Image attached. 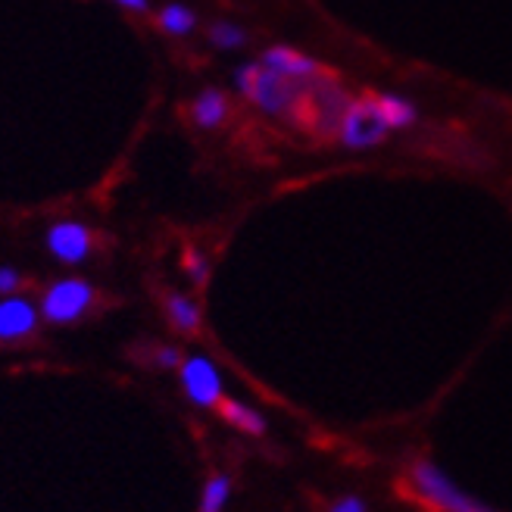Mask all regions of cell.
Segmentation results:
<instances>
[{"instance_id": "cell-2", "label": "cell", "mask_w": 512, "mask_h": 512, "mask_svg": "<svg viewBox=\"0 0 512 512\" xmlns=\"http://www.w3.org/2000/svg\"><path fill=\"white\" fill-rule=\"evenodd\" d=\"M409 478H413V488H416L419 500H425L438 512H497L491 506L478 503L475 497H469L456 481H450V475H444L438 466H434L431 459L413 463Z\"/></svg>"}, {"instance_id": "cell-6", "label": "cell", "mask_w": 512, "mask_h": 512, "mask_svg": "<svg viewBox=\"0 0 512 512\" xmlns=\"http://www.w3.org/2000/svg\"><path fill=\"white\" fill-rule=\"evenodd\" d=\"M47 250L54 253L60 263L79 266L94 250V235L82 222H57V225H50V232H47Z\"/></svg>"}, {"instance_id": "cell-3", "label": "cell", "mask_w": 512, "mask_h": 512, "mask_svg": "<svg viewBox=\"0 0 512 512\" xmlns=\"http://www.w3.org/2000/svg\"><path fill=\"white\" fill-rule=\"evenodd\" d=\"M347 104H350V94L335 79L322 75V79L306 85L303 107H300V116L297 119L310 125L319 138H335L338 122H341Z\"/></svg>"}, {"instance_id": "cell-18", "label": "cell", "mask_w": 512, "mask_h": 512, "mask_svg": "<svg viewBox=\"0 0 512 512\" xmlns=\"http://www.w3.org/2000/svg\"><path fill=\"white\" fill-rule=\"evenodd\" d=\"M22 285V278H19V272L16 269H0V294H13L16 288Z\"/></svg>"}, {"instance_id": "cell-8", "label": "cell", "mask_w": 512, "mask_h": 512, "mask_svg": "<svg viewBox=\"0 0 512 512\" xmlns=\"http://www.w3.org/2000/svg\"><path fill=\"white\" fill-rule=\"evenodd\" d=\"M182 384L197 406H216L222 400V378L207 356H191L182 366Z\"/></svg>"}, {"instance_id": "cell-11", "label": "cell", "mask_w": 512, "mask_h": 512, "mask_svg": "<svg viewBox=\"0 0 512 512\" xmlns=\"http://www.w3.org/2000/svg\"><path fill=\"white\" fill-rule=\"evenodd\" d=\"M375 104L388 122L391 132H406V128H413L416 119H419V110L409 97L397 94V91H388V94H375Z\"/></svg>"}, {"instance_id": "cell-5", "label": "cell", "mask_w": 512, "mask_h": 512, "mask_svg": "<svg viewBox=\"0 0 512 512\" xmlns=\"http://www.w3.org/2000/svg\"><path fill=\"white\" fill-rule=\"evenodd\" d=\"M94 288L82 278H63L54 281L41 300V316L54 325H69L75 319H82L94 306Z\"/></svg>"}, {"instance_id": "cell-21", "label": "cell", "mask_w": 512, "mask_h": 512, "mask_svg": "<svg viewBox=\"0 0 512 512\" xmlns=\"http://www.w3.org/2000/svg\"><path fill=\"white\" fill-rule=\"evenodd\" d=\"M119 7H125V10H135V13H144L147 10V0H116Z\"/></svg>"}, {"instance_id": "cell-17", "label": "cell", "mask_w": 512, "mask_h": 512, "mask_svg": "<svg viewBox=\"0 0 512 512\" xmlns=\"http://www.w3.org/2000/svg\"><path fill=\"white\" fill-rule=\"evenodd\" d=\"M185 269H188V275L197 281V285H203L207 275H210V266H207V260H203V253H194V250L185 256Z\"/></svg>"}, {"instance_id": "cell-1", "label": "cell", "mask_w": 512, "mask_h": 512, "mask_svg": "<svg viewBox=\"0 0 512 512\" xmlns=\"http://www.w3.org/2000/svg\"><path fill=\"white\" fill-rule=\"evenodd\" d=\"M235 88L256 110L272 119H297L300 107H303V94H306V85L285 79V75H278L275 69H269L263 63L238 66Z\"/></svg>"}, {"instance_id": "cell-9", "label": "cell", "mask_w": 512, "mask_h": 512, "mask_svg": "<svg viewBox=\"0 0 512 512\" xmlns=\"http://www.w3.org/2000/svg\"><path fill=\"white\" fill-rule=\"evenodd\" d=\"M38 325V310L25 297H4L0 300V341L29 338Z\"/></svg>"}, {"instance_id": "cell-20", "label": "cell", "mask_w": 512, "mask_h": 512, "mask_svg": "<svg viewBox=\"0 0 512 512\" xmlns=\"http://www.w3.org/2000/svg\"><path fill=\"white\" fill-rule=\"evenodd\" d=\"M331 512H369V509L360 497H341L335 506H331Z\"/></svg>"}, {"instance_id": "cell-16", "label": "cell", "mask_w": 512, "mask_h": 512, "mask_svg": "<svg viewBox=\"0 0 512 512\" xmlns=\"http://www.w3.org/2000/svg\"><path fill=\"white\" fill-rule=\"evenodd\" d=\"M210 41L222 50H238L247 44V35L241 25H232V22H216L210 29Z\"/></svg>"}, {"instance_id": "cell-10", "label": "cell", "mask_w": 512, "mask_h": 512, "mask_svg": "<svg viewBox=\"0 0 512 512\" xmlns=\"http://www.w3.org/2000/svg\"><path fill=\"white\" fill-rule=\"evenodd\" d=\"M228 110H232V104H228V97L219 88H203L191 104V119L197 128L210 132V128H219L228 119Z\"/></svg>"}, {"instance_id": "cell-4", "label": "cell", "mask_w": 512, "mask_h": 512, "mask_svg": "<svg viewBox=\"0 0 512 512\" xmlns=\"http://www.w3.org/2000/svg\"><path fill=\"white\" fill-rule=\"evenodd\" d=\"M388 135H391V128L375 104V94L372 97H350V104L338 122L335 138L347 150H372V147L388 141Z\"/></svg>"}, {"instance_id": "cell-19", "label": "cell", "mask_w": 512, "mask_h": 512, "mask_svg": "<svg viewBox=\"0 0 512 512\" xmlns=\"http://www.w3.org/2000/svg\"><path fill=\"white\" fill-rule=\"evenodd\" d=\"M153 360H157V366H163V369H172L182 363V356H178V350H172V347H160L153 353Z\"/></svg>"}, {"instance_id": "cell-14", "label": "cell", "mask_w": 512, "mask_h": 512, "mask_svg": "<svg viewBox=\"0 0 512 512\" xmlns=\"http://www.w3.org/2000/svg\"><path fill=\"white\" fill-rule=\"evenodd\" d=\"M194 25H197V16L182 4H172L160 13V29L169 35H191Z\"/></svg>"}, {"instance_id": "cell-12", "label": "cell", "mask_w": 512, "mask_h": 512, "mask_svg": "<svg viewBox=\"0 0 512 512\" xmlns=\"http://www.w3.org/2000/svg\"><path fill=\"white\" fill-rule=\"evenodd\" d=\"M216 406H219L222 419L232 422L235 428H241L247 434H263L266 431V419L256 413V409H250V406H244L238 400H219Z\"/></svg>"}, {"instance_id": "cell-7", "label": "cell", "mask_w": 512, "mask_h": 512, "mask_svg": "<svg viewBox=\"0 0 512 512\" xmlns=\"http://www.w3.org/2000/svg\"><path fill=\"white\" fill-rule=\"evenodd\" d=\"M260 63L275 69L278 75H285V79H291V82H300V85H310L325 75L319 60H313L310 54H303V50H297V47H285V44L269 47Z\"/></svg>"}, {"instance_id": "cell-15", "label": "cell", "mask_w": 512, "mask_h": 512, "mask_svg": "<svg viewBox=\"0 0 512 512\" xmlns=\"http://www.w3.org/2000/svg\"><path fill=\"white\" fill-rule=\"evenodd\" d=\"M228 491H232V481L228 478H213L207 488H203L200 497V512H222V506L228 503Z\"/></svg>"}, {"instance_id": "cell-13", "label": "cell", "mask_w": 512, "mask_h": 512, "mask_svg": "<svg viewBox=\"0 0 512 512\" xmlns=\"http://www.w3.org/2000/svg\"><path fill=\"white\" fill-rule=\"evenodd\" d=\"M166 313H169V322L185 331V335H194V331L200 328V310L197 303L185 294H169L166 297Z\"/></svg>"}]
</instances>
